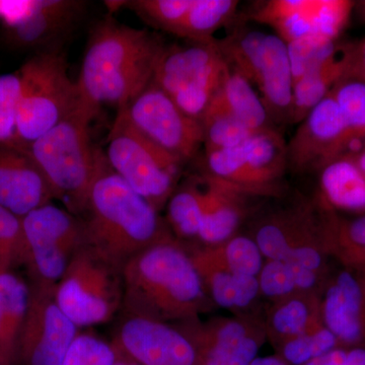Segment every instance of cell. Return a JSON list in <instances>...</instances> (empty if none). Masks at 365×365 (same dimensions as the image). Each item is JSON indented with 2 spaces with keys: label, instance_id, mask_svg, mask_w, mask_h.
I'll return each instance as SVG.
<instances>
[{
  "label": "cell",
  "instance_id": "cell-1",
  "mask_svg": "<svg viewBox=\"0 0 365 365\" xmlns=\"http://www.w3.org/2000/svg\"><path fill=\"white\" fill-rule=\"evenodd\" d=\"M124 316L173 324L215 309L186 242L173 239L136 255L123 270Z\"/></svg>",
  "mask_w": 365,
  "mask_h": 365
},
{
  "label": "cell",
  "instance_id": "cell-2",
  "mask_svg": "<svg viewBox=\"0 0 365 365\" xmlns=\"http://www.w3.org/2000/svg\"><path fill=\"white\" fill-rule=\"evenodd\" d=\"M165 44L155 33L103 19L91 29L81 73V97L100 109L125 107L148 86Z\"/></svg>",
  "mask_w": 365,
  "mask_h": 365
},
{
  "label": "cell",
  "instance_id": "cell-3",
  "mask_svg": "<svg viewBox=\"0 0 365 365\" xmlns=\"http://www.w3.org/2000/svg\"><path fill=\"white\" fill-rule=\"evenodd\" d=\"M81 220L86 244L122 270L144 250L176 239L157 209L113 172L107 160Z\"/></svg>",
  "mask_w": 365,
  "mask_h": 365
},
{
  "label": "cell",
  "instance_id": "cell-4",
  "mask_svg": "<svg viewBox=\"0 0 365 365\" xmlns=\"http://www.w3.org/2000/svg\"><path fill=\"white\" fill-rule=\"evenodd\" d=\"M98 111L81 97L63 120L26 150L49 182L55 199L79 217L85 213L93 182L106 162L104 151L93 145L91 137V123Z\"/></svg>",
  "mask_w": 365,
  "mask_h": 365
},
{
  "label": "cell",
  "instance_id": "cell-5",
  "mask_svg": "<svg viewBox=\"0 0 365 365\" xmlns=\"http://www.w3.org/2000/svg\"><path fill=\"white\" fill-rule=\"evenodd\" d=\"M16 134L19 146H29L56 126L81 100L78 83L68 74L61 48L42 50L20 71Z\"/></svg>",
  "mask_w": 365,
  "mask_h": 365
},
{
  "label": "cell",
  "instance_id": "cell-6",
  "mask_svg": "<svg viewBox=\"0 0 365 365\" xmlns=\"http://www.w3.org/2000/svg\"><path fill=\"white\" fill-rule=\"evenodd\" d=\"M122 269L93 247L83 245L55 288V299L78 329L102 325L123 304Z\"/></svg>",
  "mask_w": 365,
  "mask_h": 365
},
{
  "label": "cell",
  "instance_id": "cell-7",
  "mask_svg": "<svg viewBox=\"0 0 365 365\" xmlns=\"http://www.w3.org/2000/svg\"><path fill=\"white\" fill-rule=\"evenodd\" d=\"M106 160L138 195L158 212L181 179L185 163L158 148L117 113L107 139Z\"/></svg>",
  "mask_w": 365,
  "mask_h": 365
},
{
  "label": "cell",
  "instance_id": "cell-8",
  "mask_svg": "<svg viewBox=\"0 0 365 365\" xmlns=\"http://www.w3.org/2000/svg\"><path fill=\"white\" fill-rule=\"evenodd\" d=\"M227 66L215 40L187 46L165 45L153 83L185 114L202 123Z\"/></svg>",
  "mask_w": 365,
  "mask_h": 365
},
{
  "label": "cell",
  "instance_id": "cell-9",
  "mask_svg": "<svg viewBox=\"0 0 365 365\" xmlns=\"http://www.w3.org/2000/svg\"><path fill=\"white\" fill-rule=\"evenodd\" d=\"M21 265L34 287L55 289L72 257L86 242L85 225L79 216L52 203L21 218Z\"/></svg>",
  "mask_w": 365,
  "mask_h": 365
},
{
  "label": "cell",
  "instance_id": "cell-10",
  "mask_svg": "<svg viewBox=\"0 0 365 365\" xmlns=\"http://www.w3.org/2000/svg\"><path fill=\"white\" fill-rule=\"evenodd\" d=\"M117 113L141 135L185 165L203 145L202 123L185 114L153 81Z\"/></svg>",
  "mask_w": 365,
  "mask_h": 365
},
{
  "label": "cell",
  "instance_id": "cell-11",
  "mask_svg": "<svg viewBox=\"0 0 365 365\" xmlns=\"http://www.w3.org/2000/svg\"><path fill=\"white\" fill-rule=\"evenodd\" d=\"M175 324L195 347L202 365H251L267 341L264 314L199 318Z\"/></svg>",
  "mask_w": 365,
  "mask_h": 365
},
{
  "label": "cell",
  "instance_id": "cell-12",
  "mask_svg": "<svg viewBox=\"0 0 365 365\" xmlns=\"http://www.w3.org/2000/svg\"><path fill=\"white\" fill-rule=\"evenodd\" d=\"M25 322L16 348V364L61 365L78 328L60 309L55 289L30 287Z\"/></svg>",
  "mask_w": 365,
  "mask_h": 365
},
{
  "label": "cell",
  "instance_id": "cell-13",
  "mask_svg": "<svg viewBox=\"0 0 365 365\" xmlns=\"http://www.w3.org/2000/svg\"><path fill=\"white\" fill-rule=\"evenodd\" d=\"M112 343L140 365H202L191 341L175 324L124 316Z\"/></svg>",
  "mask_w": 365,
  "mask_h": 365
},
{
  "label": "cell",
  "instance_id": "cell-14",
  "mask_svg": "<svg viewBox=\"0 0 365 365\" xmlns=\"http://www.w3.org/2000/svg\"><path fill=\"white\" fill-rule=\"evenodd\" d=\"M350 135L339 106L329 93L300 122L287 143V167L295 172L324 167L345 148Z\"/></svg>",
  "mask_w": 365,
  "mask_h": 365
},
{
  "label": "cell",
  "instance_id": "cell-15",
  "mask_svg": "<svg viewBox=\"0 0 365 365\" xmlns=\"http://www.w3.org/2000/svg\"><path fill=\"white\" fill-rule=\"evenodd\" d=\"M324 325L342 347L365 346V281L361 270L343 265L331 272L319 297Z\"/></svg>",
  "mask_w": 365,
  "mask_h": 365
},
{
  "label": "cell",
  "instance_id": "cell-16",
  "mask_svg": "<svg viewBox=\"0 0 365 365\" xmlns=\"http://www.w3.org/2000/svg\"><path fill=\"white\" fill-rule=\"evenodd\" d=\"M250 237L265 260H284L292 250L313 241L322 234V216L307 201L289 207L260 211Z\"/></svg>",
  "mask_w": 365,
  "mask_h": 365
},
{
  "label": "cell",
  "instance_id": "cell-17",
  "mask_svg": "<svg viewBox=\"0 0 365 365\" xmlns=\"http://www.w3.org/2000/svg\"><path fill=\"white\" fill-rule=\"evenodd\" d=\"M201 176L205 187V200L197 240L199 246H215L239 234L244 220L261 208L259 201L269 199L208 175Z\"/></svg>",
  "mask_w": 365,
  "mask_h": 365
},
{
  "label": "cell",
  "instance_id": "cell-18",
  "mask_svg": "<svg viewBox=\"0 0 365 365\" xmlns=\"http://www.w3.org/2000/svg\"><path fill=\"white\" fill-rule=\"evenodd\" d=\"M52 200L51 187L29 151L0 144V205L23 218Z\"/></svg>",
  "mask_w": 365,
  "mask_h": 365
},
{
  "label": "cell",
  "instance_id": "cell-19",
  "mask_svg": "<svg viewBox=\"0 0 365 365\" xmlns=\"http://www.w3.org/2000/svg\"><path fill=\"white\" fill-rule=\"evenodd\" d=\"M248 81L260 91L272 123H292L294 76L287 44L277 35L266 34L263 50L250 72Z\"/></svg>",
  "mask_w": 365,
  "mask_h": 365
},
{
  "label": "cell",
  "instance_id": "cell-20",
  "mask_svg": "<svg viewBox=\"0 0 365 365\" xmlns=\"http://www.w3.org/2000/svg\"><path fill=\"white\" fill-rule=\"evenodd\" d=\"M86 4L74 0L36 1L25 19L9 26V39L21 48L58 47L61 38L66 37L81 20Z\"/></svg>",
  "mask_w": 365,
  "mask_h": 365
},
{
  "label": "cell",
  "instance_id": "cell-21",
  "mask_svg": "<svg viewBox=\"0 0 365 365\" xmlns=\"http://www.w3.org/2000/svg\"><path fill=\"white\" fill-rule=\"evenodd\" d=\"M193 249H188L209 299L216 307L241 314H265L258 277L232 272L215 265Z\"/></svg>",
  "mask_w": 365,
  "mask_h": 365
},
{
  "label": "cell",
  "instance_id": "cell-22",
  "mask_svg": "<svg viewBox=\"0 0 365 365\" xmlns=\"http://www.w3.org/2000/svg\"><path fill=\"white\" fill-rule=\"evenodd\" d=\"M266 334L274 348L322 325L319 295L297 294L266 307Z\"/></svg>",
  "mask_w": 365,
  "mask_h": 365
},
{
  "label": "cell",
  "instance_id": "cell-23",
  "mask_svg": "<svg viewBox=\"0 0 365 365\" xmlns=\"http://www.w3.org/2000/svg\"><path fill=\"white\" fill-rule=\"evenodd\" d=\"M323 200L340 210L364 212L365 176L354 160L334 158L321 168Z\"/></svg>",
  "mask_w": 365,
  "mask_h": 365
},
{
  "label": "cell",
  "instance_id": "cell-24",
  "mask_svg": "<svg viewBox=\"0 0 365 365\" xmlns=\"http://www.w3.org/2000/svg\"><path fill=\"white\" fill-rule=\"evenodd\" d=\"M328 276L300 268L285 260H265L258 275L262 299L269 302L297 294L321 295Z\"/></svg>",
  "mask_w": 365,
  "mask_h": 365
},
{
  "label": "cell",
  "instance_id": "cell-25",
  "mask_svg": "<svg viewBox=\"0 0 365 365\" xmlns=\"http://www.w3.org/2000/svg\"><path fill=\"white\" fill-rule=\"evenodd\" d=\"M30 294V285L14 271L0 273V351L16 364Z\"/></svg>",
  "mask_w": 365,
  "mask_h": 365
},
{
  "label": "cell",
  "instance_id": "cell-26",
  "mask_svg": "<svg viewBox=\"0 0 365 365\" xmlns=\"http://www.w3.org/2000/svg\"><path fill=\"white\" fill-rule=\"evenodd\" d=\"M205 187L202 176L190 178L178 185L167 205L165 222L176 239L193 244L202 222Z\"/></svg>",
  "mask_w": 365,
  "mask_h": 365
},
{
  "label": "cell",
  "instance_id": "cell-27",
  "mask_svg": "<svg viewBox=\"0 0 365 365\" xmlns=\"http://www.w3.org/2000/svg\"><path fill=\"white\" fill-rule=\"evenodd\" d=\"M349 69V60L336 50L332 56L307 72L294 86L292 123L299 124L325 98Z\"/></svg>",
  "mask_w": 365,
  "mask_h": 365
},
{
  "label": "cell",
  "instance_id": "cell-28",
  "mask_svg": "<svg viewBox=\"0 0 365 365\" xmlns=\"http://www.w3.org/2000/svg\"><path fill=\"white\" fill-rule=\"evenodd\" d=\"M217 97L228 111L253 132L273 128L263 101L251 81L227 66Z\"/></svg>",
  "mask_w": 365,
  "mask_h": 365
},
{
  "label": "cell",
  "instance_id": "cell-29",
  "mask_svg": "<svg viewBox=\"0 0 365 365\" xmlns=\"http://www.w3.org/2000/svg\"><path fill=\"white\" fill-rule=\"evenodd\" d=\"M245 160L270 187L282 188L281 179L287 168V143L275 128L254 132L240 146Z\"/></svg>",
  "mask_w": 365,
  "mask_h": 365
},
{
  "label": "cell",
  "instance_id": "cell-30",
  "mask_svg": "<svg viewBox=\"0 0 365 365\" xmlns=\"http://www.w3.org/2000/svg\"><path fill=\"white\" fill-rule=\"evenodd\" d=\"M235 0H193L175 35L192 42H209L216 31L227 26L237 13Z\"/></svg>",
  "mask_w": 365,
  "mask_h": 365
},
{
  "label": "cell",
  "instance_id": "cell-31",
  "mask_svg": "<svg viewBox=\"0 0 365 365\" xmlns=\"http://www.w3.org/2000/svg\"><path fill=\"white\" fill-rule=\"evenodd\" d=\"M192 246L204 258L232 272L258 277L265 262L260 249L249 235L237 234L215 246Z\"/></svg>",
  "mask_w": 365,
  "mask_h": 365
},
{
  "label": "cell",
  "instance_id": "cell-32",
  "mask_svg": "<svg viewBox=\"0 0 365 365\" xmlns=\"http://www.w3.org/2000/svg\"><path fill=\"white\" fill-rule=\"evenodd\" d=\"M202 126L205 153L240 148L254 133L228 111L217 95L204 115Z\"/></svg>",
  "mask_w": 365,
  "mask_h": 365
},
{
  "label": "cell",
  "instance_id": "cell-33",
  "mask_svg": "<svg viewBox=\"0 0 365 365\" xmlns=\"http://www.w3.org/2000/svg\"><path fill=\"white\" fill-rule=\"evenodd\" d=\"M342 347L335 335L324 324L309 332L281 343L276 355L288 365H304L327 353Z\"/></svg>",
  "mask_w": 365,
  "mask_h": 365
},
{
  "label": "cell",
  "instance_id": "cell-34",
  "mask_svg": "<svg viewBox=\"0 0 365 365\" xmlns=\"http://www.w3.org/2000/svg\"><path fill=\"white\" fill-rule=\"evenodd\" d=\"M193 0H137L126 2L151 26L170 34H176Z\"/></svg>",
  "mask_w": 365,
  "mask_h": 365
},
{
  "label": "cell",
  "instance_id": "cell-35",
  "mask_svg": "<svg viewBox=\"0 0 365 365\" xmlns=\"http://www.w3.org/2000/svg\"><path fill=\"white\" fill-rule=\"evenodd\" d=\"M287 49L294 81H297L332 56L337 48L335 41L326 39L321 36L309 35L287 43Z\"/></svg>",
  "mask_w": 365,
  "mask_h": 365
},
{
  "label": "cell",
  "instance_id": "cell-36",
  "mask_svg": "<svg viewBox=\"0 0 365 365\" xmlns=\"http://www.w3.org/2000/svg\"><path fill=\"white\" fill-rule=\"evenodd\" d=\"M118 351L113 343L91 333H78L72 341L61 365H113Z\"/></svg>",
  "mask_w": 365,
  "mask_h": 365
},
{
  "label": "cell",
  "instance_id": "cell-37",
  "mask_svg": "<svg viewBox=\"0 0 365 365\" xmlns=\"http://www.w3.org/2000/svg\"><path fill=\"white\" fill-rule=\"evenodd\" d=\"M331 95L339 106L341 113L351 134L365 133V81H345L334 86Z\"/></svg>",
  "mask_w": 365,
  "mask_h": 365
},
{
  "label": "cell",
  "instance_id": "cell-38",
  "mask_svg": "<svg viewBox=\"0 0 365 365\" xmlns=\"http://www.w3.org/2000/svg\"><path fill=\"white\" fill-rule=\"evenodd\" d=\"M19 98L20 78L18 72L0 76V144L19 146L16 134Z\"/></svg>",
  "mask_w": 365,
  "mask_h": 365
},
{
  "label": "cell",
  "instance_id": "cell-39",
  "mask_svg": "<svg viewBox=\"0 0 365 365\" xmlns=\"http://www.w3.org/2000/svg\"><path fill=\"white\" fill-rule=\"evenodd\" d=\"M23 247L21 218L0 205V273L21 265Z\"/></svg>",
  "mask_w": 365,
  "mask_h": 365
},
{
  "label": "cell",
  "instance_id": "cell-40",
  "mask_svg": "<svg viewBox=\"0 0 365 365\" xmlns=\"http://www.w3.org/2000/svg\"><path fill=\"white\" fill-rule=\"evenodd\" d=\"M346 348L339 347L304 365H344Z\"/></svg>",
  "mask_w": 365,
  "mask_h": 365
},
{
  "label": "cell",
  "instance_id": "cell-41",
  "mask_svg": "<svg viewBox=\"0 0 365 365\" xmlns=\"http://www.w3.org/2000/svg\"><path fill=\"white\" fill-rule=\"evenodd\" d=\"M344 365H365V346L346 348Z\"/></svg>",
  "mask_w": 365,
  "mask_h": 365
},
{
  "label": "cell",
  "instance_id": "cell-42",
  "mask_svg": "<svg viewBox=\"0 0 365 365\" xmlns=\"http://www.w3.org/2000/svg\"><path fill=\"white\" fill-rule=\"evenodd\" d=\"M251 365H288L277 355L273 356L257 357Z\"/></svg>",
  "mask_w": 365,
  "mask_h": 365
},
{
  "label": "cell",
  "instance_id": "cell-43",
  "mask_svg": "<svg viewBox=\"0 0 365 365\" xmlns=\"http://www.w3.org/2000/svg\"><path fill=\"white\" fill-rule=\"evenodd\" d=\"M116 348V347H115ZM118 351V350H117ZM113 365H140L134 361L133 359H129L123 353L118 351V359L116 362Z\"/></svg>",
  "mask_w": 365,
  "mask_h": 365
},
{
  "label": "cell",
  "instance_id": "cell-44",
  "mask_svg": "<svg viewBox=\"0 0 365 365\" xmlns=\"http://www.w3.org/2000/svg\"><path fill=\"white\" fill-rule=\"evenodd\" d=\"M352 267H365V247L361 250V252L357 255L356 259H355L354 263L352 264Z\"/></svg>",
  "mask_w": 365,
  "mask_h": 365
},
{
  "label": "cell",
  "instance_id": "cell-45",
  "mask_svg": "<svg viewBox=\"0 0 365 365\" xmlns=\"http://www.w3.org/2000/svg\"><path fill=\"white\" fill-rule=\"evenodd\" d=\"M354 162L356 163L357 167H359L360 172L365 176V150L361 153H359V158Z\"/></svg>",
  "mask_w": 365,
  "mask_h": 365
},
{
  "label": "cell",
  "instance_id": "cell-46",
  "mask_svg": "<svg viewBox=\"0 0 365 365\" xmlns=\"http://www.w3.org/2000/svg\"><path fill=\"white\" fill-rule=\"evenodd\" d=\"M14 360L9 359V357H0V365H16Z\"/></svg>",
  "mask_w": 365,
  "mask_h": 365
},
{
  "label": "cell",
  "instance_id": "cell-47",
  "mask_svg": "<svg viewBox=\"0 0 365 365\" xmlns=\"http://www.w3.org/2000/svg\"><path fill=\"white\" fill-rule=\"evenodd\" d=\"M362 61H364V66L365 69V42L364 44V47H362Z\"/></svg>",
  "mask_w": 365,
  "mask_h": 365
},
{
  "label": "cell",
  "instance_id": "cell-48",
  "mask_svg": "<svg viewBox=\"0 0 365 365\" xmlns=\"http://www.w3.org/2000/svg\"><path fill=\"white\" fill-rule=\"evenodd\" d=\"M359 269H360V270H361L362 274H364V278L365 281V267H360Z\"/></svg>",
  "mask_w": 365,
  "mask_h": 365
},
{
  "label": "cell",
  "instance_id": "cell-49",
  "mask_svg": "<svg viewBox=\"0 0 365 365\" xmlns=\"http://www.w3.org/2000/svg\"><path fill=\"white\" fill-rule=\"evenodd\" d=\"M1 356H6V357H9V356H7V355L4 354V352L0 351V357H1ZM11 360H13V359H11Z\"/></svg>",
  "mask_w": 365,
  "mask_h": 365
}]
</instances>
